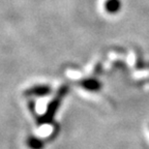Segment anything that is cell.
Masks as SVG:
<instances>
[{"instance_id": "obj_1", "label": "cell", "mask_w": 149, "mask_h": 149, "mask_svg": "<svg viewBox=\"0 0 149 149\" xmlns=\"http://www.w3.org/2000/svg\"><path fill=\"white\" fill-rule=\"evenodd\" d=\"M81 85L83 86V88H85L88 91H92V92H96L102 88V83L95 79L84 80V81H82Z\"/></svg>"}, {"instance_id": "obj_2", "label": "cell", "mask_w": 149, "mask_h": 149, "mask_svg": "<svg viewBox=\"0 0 149 149\" xmlns=\"http://www.w3.org/2000/svg\"><path fill=\"white\" fill-rule=\"evenodd\" d=\"M105 7L108 13L115 14V13L119 12V9H120V2H119V0H108Z\"/></svg>"}]
</instances>
